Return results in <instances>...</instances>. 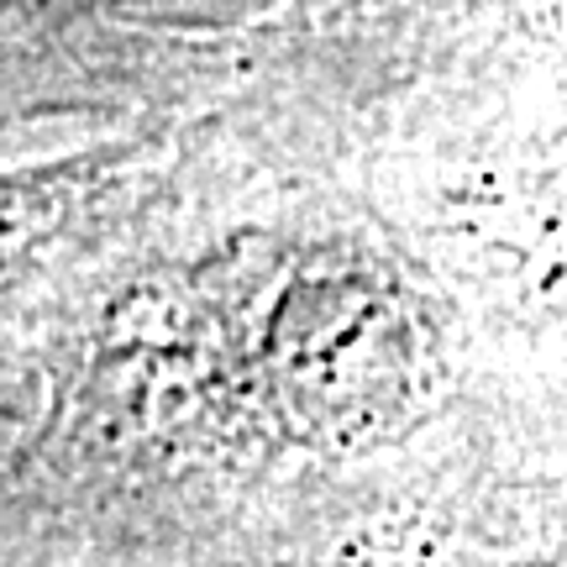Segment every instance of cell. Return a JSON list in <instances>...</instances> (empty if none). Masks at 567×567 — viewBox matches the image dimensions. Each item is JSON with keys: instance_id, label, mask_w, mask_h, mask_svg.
Wrapping results in <instances>:
<instances>
[{"instance_id": "3957f363", "label": "cell", "mask_w": 567, "mask_h": 567, "mask_svg": "<svg viewBox=\"0 0 567 567\" xmlns=\"http://www.w3.org/2000/svg\"><path fill=\"white\" fill-rule=\"evenodd\" d=\"M80 11L116 21V27H153V32H231L289 0H74Z\"/></svg>"}, {"instance_id": "7a4b0ae2", "label": "cell", "mask_w": 567, "mask_h": 567, "mask_svg": "<svg viewBox=\"0 0 567 567\" xmlns=\"http://www.w3.org/2000/svg\"><path fill=\"white\" fill-rule=\"evenodd\" d=\"M147 174V142H111L74 158L0 168V295L84 247Z\"/></svg>"}, {"instance_id": "6da1fadb", "label": "cell", "mask_w": 567, "mask_h": 567, "mask_svg": "<svg viewBox=\"0 0 567 567\" xmlns=\"http://www.w3.org/2000/svg\"><path fill=\"white\" fill-rule=\"evenodd\" d=\"M442 384V316L352 231L247 237L137 295L126 394L153 457L363 463Z\"/></svg>"}]
</instances>
